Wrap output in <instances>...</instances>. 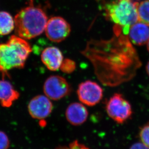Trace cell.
<instances>
[{
	"label": "cell",
	"instance_id": "19",
	"mask_svg": "<svg viewBox=\"0 0 149 149\" xmlns=\"http://www.w3.org/2000/svg\"><path fill=\"white\" fill-rule=\"evenodd\" d=\"M57 149H90L86 146L78 142L77 141H74L69 145L68 147H62Z\"/></svg>",
	"mask_w": 149,
	"mask_h": 149
},
{
	"label": "cell",
	"instance_id": "14",
	"mask_svg": "<svg viewBox=\"0 0 149 149\" xmlns=\"http://www.w3.org/2000/svg\"><path fill=\"white\" fill-rule=\"evenodd\" d=\"M15 28L14 19L7 12H0V35H8Z\"/></svg>",
	"mask_w": 149,
	"mask_h": 149
},
{
	"label": "cell",
	"instance_id": "10",
	"mask_svg": "<svg viewBox=\"0 0 149 149\" xmlns=\"http://www.w3.org/2000/svg\"><path fill=\"white\" fill-rule=\"evenodd\" d=\"M41 60L47 69L56 71L60 69L63 60L62 52L55 47H47L41 54Z\"/></svg>",
	"mask_w": 149,
	"mask_h": 149
},
{
	"label": "cell",
	"instance_id": "8",
	"mask_svg": "<svg viewBox=\"0 0 149 149\" xmlns=\"http://www.w3.org/2000/svg\"><path fill=\"white\" fill-rule=\"evenodd\" d=\"M77 94L82 103L88 106H93L101 100L103 91L95 82L87 80L79 85Z\"/></svg>",
	"mask_w": 149,
	"mask_h": 149
},
{
	"label": "cell",
	"instance_id": "17",
	"mask_svg": "<svg viewBox=\"0 0 149 149\" xmlns=\"http://www.w3.org/2000/svg\"><path fill=\"white\" fill-rule=\"evenodd\" d=\"M141 142L149 148V123L143 126L139 133Z\"/></svg>",
	"mask_w": 149,
	"mask_h": 149
},
{
	"label": "cell",
	"instance_id": "6",
	"mask_svg": "<svg viewBox=\"0 0 149 149\" xmlns=\"http://www.w3.org/2000/svg\"><path fill=\"white\" fill-rule=\"evenodd\" d=\"M43 90L45 95L49 99L58 100L69 95L71 87L64 77L52 76L45 82Z\"/></svg>",
	"mask_w": 149,
	"mask_h": 149
},
{
	"label": "cell",
	"instance_id": "15",
	"mask_svg": "<svg viewBox=\"0 0 149 149\" xmlns=\"http://www.w3.org/2000/svg\"><path fill=\"white\" fill-rule=\"evenodd\" d=\"M139 20L149 26V0H145L138 3Z\"/></svg>",
	"mask_w": 149,
	"mask_h": 149
},
{
	"label": "cell",
	"instance_id": "12",
	"mask_svg": "<svg viewBox=\"0 0 149 149\" xmlns=\"http://www.w3.org/2000/svg\"><path fill=\"white\" fill-rule=\"evenodd\" d=\"M128 37L133 44L142 46L149 40V26L142 22H137L131 26Z\"/></svg>",
	"mask_w": 149,
	"mask_h": 149
},
{
	"label": "cell",
	"instance_id": "16",
	"mask_svg": "<svg viewBox=\"0 0 149 149\" xmlns=\"http://www.w3.org/2000/svg\"><path fill=\"white\" fill-rule=\"evenodd\" d=\"M76 63L70 59H63L60 66L62 72L66 74L72 73L76 69Z\"/></svg>",
	"mask_w": 149,
	"mask_h": 149
},
{
	"label": "cell",
	"instance_id": "18",
	"mask_svg": "<svg viewBox=\"0 0 149 149\" xmlns=\"http://www.w3.org/2000/svg\"><path fill=\"white\" fill-rule=\"evenodd\" d=\"M10 141L6 133L0 131V149H8Z\"/></svg>",
	"mask_w": 149,
	"mask_h": 149
},
{
	"label": "cell",
	"instance_id": "2",
	"mask_svg": "<svg viewBox=\"0 0 149 149\" xmlns=\"http://www.w3.org/2000/svg\"><path fill=\"white\" fill-rule=\"evenodd\" d=\"M30 2L29 6L21 9L15 17L16 35L24 39H31L41 35L48 20L45 12L35 6L32 0Z\"/></svg>",
	"mask_w": 149,
	"mask_h": 149
},
{
	"label": "cell",
	"instance_id": "9",
	"mask_svg": "<svg viewBox=\"0 0 149 149\" xmlns=\"http://www.w3.org/2000/svg\"><path fill=\"white\" fill-rule=\"evenodd\" d=\"M29 114L38 120L44 119L52 113L53 104L46 95H38L32 98L28 106Z\"/></svg>",
	"mask_w": 149,
	"mask_h": 149
},
{
	"label": "cell",
	"instance_id": "21",
	"mask_svg": "<svg viewBox=\"0 0 149 149\" xmlns=\"http://www.w3.org/2000/svg\"><path fill=\"white\" fill-rule=\"evenodd\" d=\"M146 71L147 72V74H148V76H149V62H148L146 65Z\"/></svg>",
	"mask_w": 149,
	"mask_h": 149
},
{
	"label": "cell",
	"instance_id": "1",
	"mask_svg": "<svg viewBox=\"0 0 149 149\" xmlns=\"http://www.w3.org/2000/svg\"><path fill=\"white\" fill-rule=\"evenodd\" d=\"M109 40H91L82 53L93 65L98 79L107 86H117L133 77L141 63L136 50L121 28L114 26Z\"/></svg>",
	"mask_w": 149,
	"mask_h": 149
},
{
	"label": "cell",
	"instance_id": "22",
	"mask_svg": "<svg viewBox=\"0 0 149 149\" xmlns=\"http://www.w3.org/2000/svg\"><path fill=\"white\" fill-rule=\"evenodd\" d=\"M147 49H148V52H149V40L147 42Z\"/></svg>",
	"mask_w": 149,
	"mask_h": 149
},
{
	"label": "cell",
	"instance_id": "5",
	"mask_svg": "<svg viewBox=\"0 0 149 149\" xmlns=\"http://www.w3.org/2000/svg\"><path fill=\"white\" fill-rule=\"evenodd\" d=\"M108 115L117 123L122 124L128 120L132 114L130 104L121 94L115 93L106 104Z\"/></svg>",
	"mask_w": 149,
	"mask_h": 149
},
{
	"label": "cell",
	"instance_id": "4",
	"mask_svg": "<svg viewBox=\"0 0 149 149\" xmlns=\"http://www.w3.org/2000/svg\"><path fill=\"white\" fill-rule=\"evenodd\" d=\"M138 3L132 0H115L107 3L104 8L106 16L127 36L131 26L139 21Z\"/></svg>",
	"mask_w": 149,
	"mask_h": 149
},
{
	"label": "cell",
	"instance_id": "7",
	"mask_svg": "<svg viewBox=\"0 0 149 149\" xmlns=\"http://www.w3.org/2000/svg\"><path fill=\"white\" fill-rule=\"evenodd\" d=\"M45 31L49 40L59 43L69 36L71 33V26L63 17H53L47 20Z\"/></svg>",
	"mask_w": 149,
	"mask_h": 149
},
{
	"label": "cell",
	"instance_id": "3",
	"mask_svg": "<svg viewBox=\"0 0 149 149\" xmlns=\"http://www.w3.org/2000/svg\"><path fill=\"white\" fill-rule=\"evenodd\" d=\"M31 52L29 43L17 36H12L6 43L0 44V72L3 78L9 76L11 69L24 68Z\"/></svg>",
	"mask_w": 149,
	"mask_h": 149
},
{
	"label": "cell",
	"instance_id": "20",
	"mask_svg": "<svg viewBox=\"0 0 149 149\" xmlns=\"http://www.w3.org/2000/svg\"><path fill=\"white\" fill-rule=\"evenodd\" d=\"M129 149H149V148L141 142L134 144Z\"/></svg>",
	"mask_w": 149,
	"mask_h": 149
},
{
	"label": "cell",
	"instance_id": "11",
	"mask_svg": "<svg viewBox=\"0 0 149 149\" xmlns=\"http://www.w3.org/2000/svg\"><path fill=\"white\" fill-rule=\"evenodd\" d=\"M66 119L73 125H79L84 123L88 116V111L82 104L73 103L68 107L65 112Z\"/></svg>",
	"mask_w": 149,
	"mask_h": 149
},
{
	"label": "cell",
	"instance_id": "13",
	"mask_svg": "<svg viewBox=\"0 0 149 149\" xmlns=\"http://www.w3.org/2000/svg\"><path fill=\"white\" fill-rule=\"evenodd\" d=\"M19 97V93L14 89L10 82L0 80V103L2 106L9 108Z\"/></svg>",
	"mask_w": 149,
	"mask_h": 149
}]
</instances>
